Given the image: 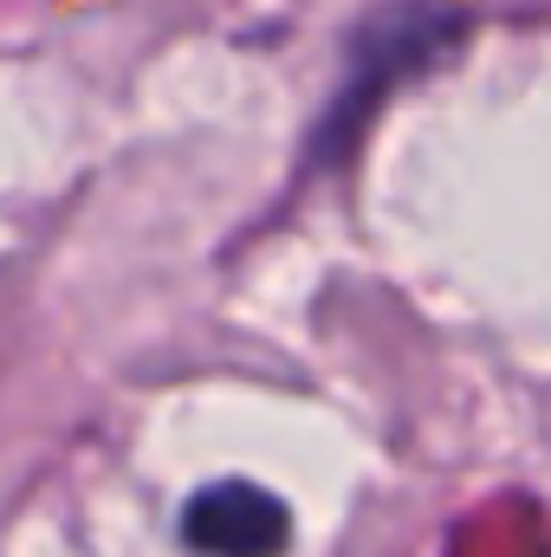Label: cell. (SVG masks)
<instances>
[{"mask_svg": "<svg viewBox=\"0 0 551 557\" xmlns=\"http://www.w3.org/2000/svg\"><path fill=\"white\" fill-rule=\"evenodd\" d=\"M182 539L201 557H279L292 545V519L267 486L215 480L182 506Z\"/></svg>", "mask_w": 551, "mask_h": 557, "instance_id": "7a4b0ae2", "label": "cell"}, {"mask_svg": "<svg viewBox=\"0 0 551 557\" xmlns=\"http://www.w3.org/2000/svg\"><path fill=\"white\" fill-rule=\"evenodd\" d=\"M461 26H467V13L448 7V0H396V7H383V13H370V20L357 26V39H351L338 98H331V111H325V124H318V137H311V156H318V162L344 156V149L357 143V131L377 117V104H383L390 91H403L415 72H428V65L461 39Z\"/></svg>", "mask_w": 551, "mask_h": 557, "instance_id": "6da1fadb", "label": "cell"}]
</instances>
